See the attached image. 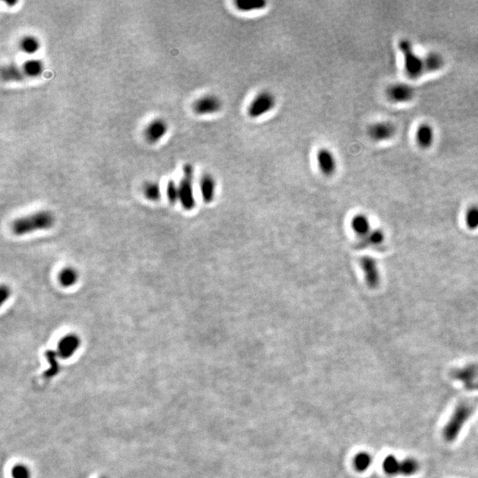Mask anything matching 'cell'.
<instances>
[{
	"mask_svg": "<svg viewBox=\"0 0 478 478\" xmlns=\"http://www.w3.org/2000/svg\"><path fill=\"white\" fill-rule=\"evenodd\" d=\"M477 404L474 401H462L452 412L447 423L443 430V437L446 442H453L459 436L460 431L474 414Z\"/></svg>",
	"mask_w": 478,
	"mask_h": 478,
	"instance_id": "6da1fadb",
	"label": "cell"
},
{
	"mask_svg": "<svg viewBox=\"0 0 478 478\" xmlns=\"http://www.w3.org/2000/svg\"><path fill=\"white\" fill-rule=\"evenodd\" d=\"M55 223L52 213L47 211L37 212L33 215L19 218L12 225L13 232L17 236H23L38 230L51 229Z\"/></svg>",
	"mask_w": 478,
	"mask_h": 478,
	"instance_id": "7a4b0ae2",
	"label": "cell"
},
{
	"mask_svg": "<svg viewBox=\"0 0 478 478\" xmlns=\"http://www.w3.org/2000/svg\"><path fill=\"white\" fill-rule=\"evenodd\" d=\"M194 180V167L189 163H186L182 167V178L179 182V201L187 211L193 210L195 208L196 201L193 189Z\"/></svg>",
	"mask_w": 478,
	"mask_h": 478,
	"instance_id": "3957f363",
	"label": "cell"
},
{
	"mask_svg": "<svg viewBox=\"0 0 478 478\" xmlns=\"http://www.w3.org/2000/svg\"><path fill=\"white\" fill-rule=\"evenodd\" d=\"M399 47L404 56L406 73L412 79L419 78L425 71L423 59L415 53L411 44L407 40H401Z\"/></svg>",
	"mask_w": 478,
	"mask_h": 478,
	"instance_id": "277c9868",
	"label": "cell"
},
{
	"mask_svg": "<svg viewBox=\"0 0 478 478\" xmlns=\"http://www.w3.org/2000/svg\"><path fill=\"white\" fill-rule=\"evenodd\" d=\"M276 105V98L269 90H261L258 93L247 108V115L251 119L260 118L272 111Z\"/></svg>",
	"mask_w": 478,
	"mask_h": 478,
	"instance_id": "5b68a950",
	"label": "cell"
},
{
	"mask_svg": "<svg viewBox=\"0 0 478 478\" xmlns=\"http://www.w3.org/2000/svg\"><path fill=\"white\" fill-rule=\"evenodd\" d=\"M223 106V101L218 96L207 94L194 101L193 109L198 115H215L222 110Z\"/></svg>",
	"mask_w": 478,
	"mask_h": 478,
	"instance_id": "8992f818",
	"label": "cell"
},
{
	"mask_svg": "<svg viewBox=\"0 0 478 478\" xmlns=\"http://www.w3.org/2000/svg\"><path fill=\"white\" fill-rule=\"evenodd\" d=\"M316 162L319 170L325 176H331L337 171V159L329 148L322 147L319 149L316 152Z\"/></svg>",
	"mask_w": 478,
	"mask_h": 478,
	"instance_id": "52a82bcc",
	"label": "cell"
},
{
	"mask_svg": "<svg viewBox=\"0 0 478 478\" xmlns=\"http://www.w3.org/2000/svg\"><path fill=\"white\" fill-rule=\"evenodd\" d=\"M386 95L394 103H407L413 100L415 89L407 83H395L386 89Z\"/></svg>",
	"mask_w": 478,
	"mask_h": 478,
	"instance_id": "ba28073f",
	"label": "cell"
},
{
	"mask_svg": "<svg viewBox=\"0 0 478 478\" xmlns=\"http://www.w3.org/2000/svg\"><path fill=\"white\" fill-rule=\"evenodd\" d=\"M367 134L374 141H387L395 136L396 129L393 123L389 122H379L368 127Z\"/></svg>",
	"mask_w": 478,
	"mask_h": 478,
	"instance_id": "9c48e42d",
	"label": "cell"
},
{
	"mask_svg": "<svg viewBox=\"0 0 478 478\" xmlns=\"http://www.w3.org/2000/svg\"><path fill=\"white\" fill-rule=\"evenodd\" d=\"M81 345V338L76 334H67L58 344L57 353L62 359H68L74 355Z\"/></svg>",
	"mask_w": 478,
	"mask_h": 478,
	"instance_id": "30bf717a",
	"label": "cell"
},
{
	"mask_svg": "<svg viewBox=\"0 0 478 478\" xmlns=\"http://www.w3.org/2000/svg\"><path fill=\"white\" fill-rule=\"evenodd\" d=\"M168 125L163 119H155L149 123L145 130V137L150 144H156L167 134Z\"/></svg>",
	"mask_w": 478,
	"mask_h": 478,
	"instance_id": "8fae6325",
	"label": "cell"
},
{
	"mask_svg": "<svg viewBox=\"0 0 478 478\" xmlns=\"http://www.w3.org/2000/svg\"><path fill=\"white\" fill-rule=\"evenodd\" d=\"M455 379L464 384L467 389H478V366L470 365L452 373Z\"/></svg>",
	"mask_w": 478,
	"mask_h": 478,
	"instance_id": "7c38bea8",
	"label": "cell"
},
{
	"mask_svg": "<svg viewBox=\"0 0 478 478\" xmlns=\"http://www.w3.org/2000/svg\"><path fill=\"white\" fill-rule=\"evenodd\" d=\"M360 267L365 274V280L370 288L377 287L380 282V275L376 261L370 257H363L360 260Z\"/></svg>",
	"mask_w": 478,
	"mask_h": 478,
	"instance_id": "4fadbf2b",
	"label": "cell"
},
{
	"mask_svg": "<svg viewBox=\"0 0 478 478\" xmlns=\"http://www.w3.org/2000/svg\"><path fill=\"white\" fill-rule=\"evenodd\" d=\"M201 196L205 203H211L214 201L216 190V182L212 174H204L201 178Z\"/></svg>",
	"mask_w": 478,
	"mask_h": 478,
	"instance_id": "5bb4252c",
	"label": "cell"
},
{
	"mask_svg": "<svg viewBox=\"0 0 478 478\" xmlns=\"http://www.w3.org/2000/svg\"><path fill=\"white\" fill-rule=\"evenodd\" d=\"M434 137H435V133H434L433 128L427 123H423L422 125H420L415 133L416 142L422 148L426 149L430 147L433 144Z\"/></svg>",
	"mask_w": 478,
	"mask_h": 478,
	"instance_id": "9a60e30c",
	"label": "cell"
},
{
	"mask_svg": "<svg viewBox=\"0 0 478 478\" xmlns=\"http://www.w3.org/2000/svg\"><path fill=\"white\" fill-rule=\"evenodd\" d=\"M1 78L5 82H22L25 78L23 68L15 64H8L1 68Z\"/></svg>",
	"mask_w": 478,
	"mask_h": 478,
	"instance_id": "2e32d148",
	"label": "cell"
},
{
	"mask_svg": "<svg viewBox=\"0 0 478 478\" xmlns=\"http://www.w3.org/2000/svg\"><path fill=\"white\" fill-rule=\"evenodd\" d=\"M40 46H41V44H40V41L38 40V38L35 37V36H32V35L23 37L19 43V47L21 49V51L24 52V53H26V54H29V55H32V54H35L36 52H38L39 49H40Z\"/></svg>",
	"mask_w": 478,
	"mask_h": 478,
	"instance_id": "e0dca14e",
	"label": "cell"
},
{
	"mask_svg": "<svg viewBox=\"0 0 478 478\" xmlns=\"http://www.w3.org/2000/svg\"><path fill=\"white\" fill-rule=\"evenodd\" d=\"M22 68L25 76L31 78L38 77L44 72V64L39 59H28L23 64Z\"/></svg>",
	"mask_w": 478,
	"mask_h": 478,
	"instance_id": "ac0fdd59",
	"label": "cell"
},
{
	"mask_svg": "<svg viewBox=\"0 0 478 478\" xmlns=\"http://www.w3.org/2000/svg\"><path fill=\"white\" fill-rule=\"evenodd\" d=\"M424 69L429 72H436L440 70L445 65V60L440 54L437 52H430L423 59Z\"/></svg>",
	"mask_w": 478,
	"mask_h": 478,
	"instance_id": "d6986e66",
	"label": "cell"
},
{
	"mask_svg": "<svg viewBox=\"0 0 478 478\" xmlns=\"http://www.w3.org/2000/svg\"><path fill=\"white\" fill-rule=\"evenodd\" d=\"M352 229L357 235L366 237L370 232V223L364 215H358L352 220Z\"/></svg>",
	"mask_w": 478,
	"mask_h": 478,
	"instance_id": "ffe728a7",
	"label": "cell"
},
{
	"mask_svg": "<svg viewBox=\"0 0 478 478\" xmlns=\"http://www.w3.org/2000/svg\"><path fill=\"white\" fill-rule=\"evenodd\" d=\"M265 0H236L235 6L241 12H252L262 10L267 7Z\"/></svg>",
	"mask_w": 478,
	"mask_h": 478,
	"instance_id": "44dd1931",
	"label": "cell"
},
{
	"mask_svg": "<svg viewBox=\"0 0 478 478\" xmlns=\"http://www.w3.org/2000/svg\"><path fill=\"white\" fill-rule=\"evenodd\" d=\"M78 278H79L78 272L74 269V267H65L59 272V283L66 288L74 285L77 282Z\"/></svg>",
	"mask_w": 478,
	"mask_h": 478,
	"instance_id": "7402d4cb",
	"label": "cell"
},
{
	"mask_svg": "<svg viewBox=\"0 0 478 478\" xmlns=\"http://www.w3.org/2000/svg\"><path fill=\"white\" fill-rule=\"evenodd\" d=\"M372 456L366 452H359L353 459V466L356 470L364 472L369 468L372 464Z\"/></svg>",
	"mask_w": 478,
	"mask_h": 478,
	"instance_id": "603a6c76",
	"label": "cell"
},
{
	"mask_svg": "<svg viewBox=\"0 0 478 478\" xmlns=\"http://www.w3.org/2000/svg\"><path fill=\"white\" fill-rule=\"evenodd\" d=\"M401 463L394 455H388L383 462V469L389 475L401 474Z\"/></svg>",
	"mask_w": 478,
	"mask_h": 478,
	"instance_id": "cb8c5ba5",
	"label": "cell"
},
{
	"mask_svg": "<svg viewBox=\"0 0 478 478\" xmlns=\"http://www.w3.org/2000/svg\"><path fill=\"white\" fill-rule=\"evenodd\" d=\"M385 240V235L381 230L370 231L366 237H364L363 241L360 242V247H366L367 245H378L382 244Z\"/></svg>",
	"mask_w": 478,
	"mask_h": 478,
	"instance_id": "d4e9b609",
	"label": "cell"
},
{
	"mask_svg": "<svg viewBox=\"0 0 478 478\" xmlns=\"http://www.w3.org/2000/svg\"><path fill=\"white\" fill-rule=\"evenodd\" d=\"M144 194L149 201H159L161 197V190L159 183L154 182H146L144 186Z\"/></svg>",
	"mask_w": 478,
	"mask_h": 478,
	"instance_id": "484cf974",
	"label": "cell"
},
{
	"mask_svg": "<svg viewBox=\"0 0 478 478\" xmlns=\"http://www.w3.org/2000/svg\"><path fill=\"white\" fill-rule=\"evenodd\" d=\"M419 462L414 458L405 459L401 463V474L409 476L419 470Z\"/></svg>",
	"mask_w": 478,
	"mask_h": 478,
	"instance_id": "4316f807",
	"label": "cell"
},
{
	"mask_svg": "<svg viewBox=\"0 0 478 478\" xmlns=\"http://www.w3.org/2000/svg\"><path fill=\"white\" fill-rule=\"evenodd\" d=\"M45 356H46L49 364L51 366L50 369L45 372V376L46 377H52L56 374H58L59 370V362L57 360V358L59 357V355H58L57 352H53V351H47L45 352Z\"/></svg>",
	"mask_w": 478,
	"mask_h": 478,
	"instance_id": "83f0119b",
	"label": "cell"
},
{
	"mask_svg": "<svg viewBox=\"0 0 478 478\" xmlns=\"http://www.w3.org/2000/svg\"><path fill=\"white\" fill-rule=\"evenodd\" d=\"M465 222L467 228L475 230L478 228V207L473 206L467 209L465 215Z\"/></svg>",
	"mask_w": 478,
	"mask_h": 478,
	"instance_id": "f1b7e54d",
	"label": "cell"
},
{
	"mask_svg": "<svg viewBox=\"0 0 478 478\" xmlns=\"http://www.w3.org/2000/svg\"><path fill=\"white\" fill-rule=\"evenodd\" d=\"M166 194H167V200L172 204H174L179 201V186L173 180H169L167 182Z\"/></svg>",
	"mask_w": 478,
	"mask_h": 478,
	"instance_id": "f546056e",
	"label": "cell"
},
{
	"mask_svg": "<svg viewBox=\"0 0 478 478\" xmlns=\"http://www.w3.org/2000/svg\"><path fill=\"white\" fill-rule=\"evenodd\" d=\"M13 478H30V469L24 465H16L12 470Z\"/></svg>",
	"mask_w": 478,
	"mask_h": 478,
	"instance_id": "4dcf8cb0",
	"label": "cell"
},
{
	"mask_svg": "<svg viewBox=\"0 0 478 478\" xmlns=\"http://www.w3.org/2000/svg\"><path fill=\"white\" fill-rule=\"evenodd\" d=\"M0 302H1V305H3L5 303V301H8L9 299V297L11 295V290L8 287V286L3 285L1 286V290H0Z\"/></svg>",
	"mask_w": 478,
	"mask_h": 478,
	"instance_id": "1f68e13d",
	"label": "cell"
},
{
	"mask_svg": "<svg viewBox=\"0 0 478 478\" xmlns=\"http://www.w3.org/2000/svg\"><path fill=\"white\" fill-rule=\"evenodd\" d=\"M3 1L8 5V7H13L18 3L16 0H3Z\"/></svg>",
	"mask_w": 478,
	"mask_h": 478,
	"instance_id": "d6a6232c",
	"label": "cell"
},
{
	"mask_svg": "<svg viewBox=\"0 0 478 478\" xmlns=\"http://www.w3.org/2000/svg\"><path fill=\"white\" fill-rule=\"evenodd\" d=\"M102 478H107V477H102Z\"/></svg>",
	"mask_w": 478,
	"mask_h": 478,
	"instance_id": "836d02e7",
	"label": "cell"
}]
</instances>
